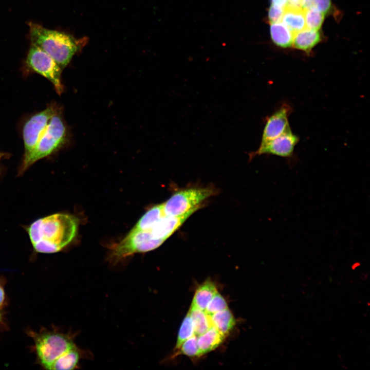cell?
Wrapping results in <instances>:
<instances>
[{"label": "cell", "instance_id": "obj_9", "mask_svg": "<svg viewBox=\"0 0 370 370\" xmlns=\"http://www.w3.org/2000/svg\"><path fill=\"white\" fill-rule=\"evenodd\" d=\"M299 141V137L290 130L264 144H260L258 149L251 153L250 157L263 154L286 158L291 157Z\"/></svg>", "mask_w": 370, "mask_h": 370}, {"label": "cell", "instance_id": "obj_18", "mask_svg": "<svg viewBox=\"0 0 370 370\" xmlns=\"http://www.w3.org/2000/svg\"><path fill=\"white\" fill-rule=\"evenodd\" d=\"M80 358V350L78 347H76L56 359L48 369H73L77 367Z\"/></svg>", "mask_w": 370, "mask_h": 370}, {"label": "cell", "instance_id": "obj_24", "mask_svg": "<svg viewBox=\"0 0 370 370\" xmlns=\"http://www.w3.org/2000/svg\"><path fill=\"white\" fill-rule=\"evenodd\" d=\"M301 7L303 10L314 9L325 15L332 9L331 0H302Z\"/></svg>", "mask_w": 370, "mask_h": 370}, {"label": "cell", "instance_id": "obj_20", "mask_svg": "<svg viewBox=\"0 0 370 370\" xmlns=\"http://www.w3.org/2000/svg\"><path fill=\"white\" fill-rule=\"evenodd\" d=\"M191 316L195 335L198 336L206 332L212 325L210 315L205 310L190 307L188 311Z\"/></svg>", "mask_w": 370, "mask_h": 370}, {"label": "cell", "instance_id": "obj_27", "mask_svg": "<svg viewBox=\"0 0 370 370\" xmlns=\"http://www.w3.org/2000/svg\"><path fill=\"white\" fill-rule=\"evenodd\" d=\"M271 5L285 9L289 5L288 0H271Z\"/></svg>", "mask_w": 370, "mask_h": 370}, {"label": "cell", "instance_id": "obj_5", "mask_svg": "<svg viewBox=\"0 0 370 370\" xmlns=\"http://www.w3.org/2000/svg\"><path fill=\"white\" fill-rule=\"evenodd\" d=\"M214 193L210 188H190L178 191L162 203L164 213L168 216H177L193 209H199L201 203Z\"/></svg>", "mask_w": 370, "mask_h": 370}, {"label": "cell", "instance_id": "obj_7", "mask_svg": "<svg viewBox=\"0 0 370 370\" xmlns=\"http://www.w3.org/2000/svg\"><path fill=\"white\" fill-rule=\"evenodd\" d=\"M76 347L70 338L60 333L43 334L35 341L38 357L48 369L56 359Z\"/></svg>", "mask_w": 370, "mask_h": 370}, {"label": "cell", "instance_id": "obj_6", "mask_svg": "<svg viewBox=\"0 0 370 370\" xmlns=\"http://www.w3.org/2000/svg\"><path fill=\"white\" fill-rule=\"evenodd\" d=\"M25 64L28 69L49 80L57 93L61 94L63 90L61 80L62 69L46 52L38 46L30 44Z\"/></svg>", "mask_w": 370, "mask_h": 370}, {"label": "cell", "instance_id": "obj_12", "mask_svg": "<svg viewBox=\"0 0 370 370\" xmlns=\"http://www.w3.org/2000/svg\"><path fill=\"white\" fill-rule=\"evenodd\" d=\"M321 40V36L319 30L306 27L293 33L292 45L295 48L309 53Z\"/></svg>", "mask_w": 370, "mask_h": 370}, {"label": "cell", "instance_id": "obj_29", "mask_svg": "<svg viewBox=\"0 0 370 370\" xmlns=\"http://www.w3.org/2000/svg\"><path fill=\"white\" fill-rule=\"evenodd\" d=\"M5 299V292L3 287L0 285V307L3 304Z\"/></svg>", "mask_w": 370, "mask_h": 370}, {"label": "cell", "instance_id": "obj_17", "mask_svg": "<svg viewBox=\"0 0 370 370\" xmlns=\"http://www.w3.org/2000/svg\"><path fill=\"white\" fill-rule=\"evenodd\" d=\"M270 32L272 41L277 46L288 48L292 46L293 34L282 23H272Z\"/></svg>", "mask_w": 370, "mask_h": 370}, {"label": "cell", "instance_id": "obj_1", "mask_svg": "<svg viewBox=\"0 0 370 370\" xmlns=\"http://www.w3.org/2000/svg\"><path fill=\"white\" fill-rule=\"evenodd\" d=\"M78 227L76 217L56 213L34 221L28 232L36 251L52 253L60 251L73 239Z\"/></svg>", "mask_w": 370, "mask_h": 370}, {"label": "cell", "instance_id": "obj_19", "mask_svg": "<svg viewBox=\"0 0 370 370\" xmlns=\"http://www.w3.org/2000/svg\"><path fill=\"white\" fill-rule=\"evenodd\" d=\"M164 215L162 203L155 205L144 214L133 228L142 230H149Z\"/></svg>", "mask_w": 370, "mask_h": 370}, {"label": "cell", "instance_id": "obj_8", "mask_svg": "<svg viewBox=\"0 0 370 370\" xmlns=\"http://www.w3.org/2000/svg\"><path fill=\"white\" fill-rule=\"evenodd\" d=\"M53 106H49L27 121L23 128L25 156L34 147L46 128L51 118L56 113Z\"/></svg>", "mask_w": 370, "mask_h": 370}, {"label": "cell", "instance_id": "obj_11", "mask_svg": "<svg viewBox=\"0 0 370 370\" xmlns=\"http://www.w3.org/2000/svg\"><path fill=\"white\" fill-rule=\"evenodd\" d=\"M198 209H193L188 213L177 216L164 215L150 229L153 235L157 239L165 240Z\"/></svg>", "mask_w": 370, "mask_h": 370}, {"label": "cell", "instance_id": "obj_25", "mask_svg": "<svg viewBox=\"0 0 370 370\" xmlns=\"http://www.w3.org/2000/svg\"><path fill=\"white\" fill-rule=\"evenodd\" d=\"M227 303L225 298L217 292L208 304L205 310L209 315L228 308Z\"/></svg>", "mask_w": 370, "mask_h": 370}, {"label": "cell", "instance_id": "obj_23", "mask_svg": "<svg viewBox=\"0 0 370 370\" xmlns=\"http://www.w3.org/2000/svg\"><path fill=\"white\" fill-rule=\"evenodd\" d=\"M198 337L193 335L186 340L178 349L180 353L190 357H199L201 356L198 345Z\"/></svg>", "mask_w": 370, "mask_h": 370}, {"label": "cell", "instance_id": "obj_15", "mask_svg": "<svg viewBox=\"0 0 370 370\" xmlns=\"http://www.w3.org/2000/svg\"><path fill=\"white\" fill-rule=\"evenodd\" d=\"M197 337L198 345L201 356L216 349L226 337L213 326Z\"/></svg>", "mask_w": 370, "mask_h": 370}, {"label": "cell", "instance_id": "obj_28", "mask_svg": "<svg viewBox=\"0 0 370 370\" xmlns=\"http://www.w3.org/2000/svg\"><path fill=\"white\" fill-rule=\"evenodd\" d=\"M288 6L292 7H301L302 0H288Z\"/></svg>", "mask_w": 370, "mask_h": 370}, {"label": "cell", "instance_id": "obj_10", "mask_svg": "<svg viewBox=\"0 0 370 370\" xmlns=\"http://www.w3.org/2000/svg\"><path fill=\"white\" fill-rule=\"evenodd\" d=\"M291 110L289 105L283 104L268 117L263 130L260 144H264L291 130L288 117Z\"/></svg>", "mask_w": 370, "mask_h": 370}, {"label": "cell", "instance_id": "obj_26", "mask_svg": "<svg viewBox=\"0 0 370 370\" xmlns=\"http://www.w3.org/2000/svg\"><path fill=\"white\" fill-rule=\"evenodd\" d=\"M285 9L271 5L268 9V19L271 23L279 22L281 21Z\"/></svg>", "mask_w": 370, "mask_h": 370}, {"label": "cell", "instance_id": "obj_3", "mask_svg": "<svg viewBox=\"0 0 370 370\" xmlns=\"http://www.w3.org/2000/svg\"><path fill=\"white\" fill-rule=\"evenodd\" d=\"M67 136L66 126L61 117L56 113L51 118L34 147L24 156L22 171L60 148L66 142Z\"/></svg>", "mask_w": 370, "mask_h": 370}, {"label": "cell", "instance_id": "obj_13", "mask_svg": "<svg viewBox=\"0 0 370 370\" xmlns=\"http://www.w3.org/2000/svg\"><path fill=\"white\" fill-rule=\"evenodd\" d=\"M218 292L215 284L211 280H207L200 284L195 290L190 307L205 310Z\"/></svg>", "mask_w": 370, "mask_h": 370}, {"label": "cell", "instance_id": "obj_30", "mask_svg": "<svg viewBox=\"0 0 370 370\" xmlns=\"http://www.w3.org/2000/svg\"><path fill=\"white\" fill-rule=\"evenodd\" d=\"M1 313H0V321H1Z\"/></svg>", "mask_w": 370, "mask_h": 370}, {"label": "cell", "instance_id": "obj_22", "mask_svg": "<svg viewBox=\"0 0 370 370\" xmlns=\"http://www.w3.org/2000/svg\"><path fill=\"white\" fill-rule=\"evenodd\" d=\"M306 27L319 30L324 20L325 14L314 9L304 10Z\"/></svg>", "mask_w": 370, "mask_h": 370}, {"label": "cell", "instance_id": "obj_21", "mask_svg": "<svg viewBox=\"0 0 370 370\" xmlns=\"http://www.w3.org/2000/svg\"><path fill=\"white\" fill-rule=\"evenodd\" d=\"M195 335L193 322L188 312L183 319L178 331L175 349H178L187 339Z\"/></svg>", "mask_w": 370, "mask_h": 370}, {"label": "cell", "instance_id": "obj_4", "mask_svg": "<svg viewBox=\"0 0 370 370\" xmlns=\"http://www.w3.org/2000/svg\"><path fill=\"white\" fill-rule=\"evenodd\" d=\"M164 242L163 240L154 237L149 230L133 228L120 243L112 249L108 260L112 264H116L135 253L155 250Z\"/></svg>", "mask_w": 370, "mask_h": 370}, {"label": "cell", "instance_id": "obj_2", "mask_svg": "<svg viewBox=\"0 0 370 370\" xmlns=\"http://www.w3.org/2000/svg\"><path fill=\"white\" fill-rule=\"evenodd\" d=\"M28 26L31 44L46 52L62 69L86 43L85 38L77 39L68 33L49 29L33 22H29Z\"/></svg>", "mask_w": 370, "mask_h": 370}, {"label": "cell", "instance_id": "obj_16", "mask_svg": "<svg viewBox=\"0 0 370 370\" xmlns=\"http://www.w3.org/2000/svg\"><path fill=\"white\" fill-rule=\"evenodd\" d=\"M212 326L226 337L229 334L235 324V320L229 308L210 316Z\"/></svg>", "mask_w": 370, "mask_h": 370}, {"label": "cell", "instance_id": "obj_14", "mask_svg": "<svg viewBox=\"0 0 370 370\" xmlns=\"http://www.w3.org/2000/svg\"><path fill=\"white\" fill-rule=\"evenodd\" d=\"M281 21L293 34L306 28L304 11L301 7L288 6Z\"/></svg>", "mask_w": 370, "mask_h": 370}]
</instances>
